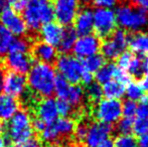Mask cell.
Returning a JSON list of instances; mask_svg holds the SVG:
<instances>
[{
  "label": "cell",
  "instance_id": "cell-50",
  "mask_svg": "<svg viewBox=\"0 0 148 147\" xmlns=\"http://www.w3.org/2000/svg\"><path fill=\"white\" fill-rule=\"evenodd\" d=\"M2 132H3V126H2V124L0 123V137L2 136Z\"/></svg>",
  "mask_w": 148,
  "mask_h": 147
},
{
  "label": "cell",
  "instance_id": "cell-42",
  "mask_svg": "<svg viewBox=\"0 0 148 147\" xmlns=\"http://www.w3.org/2000/svg\"><path fill=\"white\" fill-rule=\"evenodd\" d=\"M145 61H146V59H145ZM139 81H140V82H139L138 84L140 85L142 90L148 93V64L147 63H146V68H145L144 75H143V77Z\"/></svg>",
  "mask_w": 148,
  "mask_h": 147
},
{
  "label": "cell",
  "instance_id": "cell-24",
  "mask_svg": "<svg viewBox=\"0 0 148 147\" xmlns=\"http://www.w3.org/2000/svg\"><path fill=\"white\" fill-rule=\"evenodd\" d=\"M145 68H146L145 57H138V55H133L130 65H129L128 71L130 73L131 77L133 76L134 78L140 80L143 77V75H144Z\"/></svg>",
  "mask_w": 148,
  "mask_h": 147
},
{
  "label": "cell",
  "instance_id": "cell-4",
  "mask_svg": "<svg viewBox=\"0 0 148 147\" xmlns=\"http://www.w3.org/2000/svg\"><path fill=\"white\" fill-rule=\"evenodd\" d=\"M117 24L130 31H137L148 24V12L131 4H122L115 12Z\"/></svg>",
  "mask_w": 148,
  "mask_h": 147
},
{
  "label": "cell",
  "instance_id": "cell-49",
  "mask_svg": "<svg viewBox=\"0 0 148 147\" xmlns=\"http://www.w3.org/2000/svg\"><path fill=\"white\" fill-rule=\"evenodd\" d=\"M6 7H8L7 3H6V0H0V12Z\"/></svg>",
  "mask_w": 148,
  "mask_h": 147
},
{
  "label": "cell",
  "instance_id": "cell-52",
  "mask_svg": "<svg viewBox=\"0 0 148 147\" xmlns=\"http://www.w3.org/2000/svg\"><path fill=\"white\" fill-rule=\"evenodd\" d=\"M7 147H20L19 145H10V146H7Z\"/></svg>",
  "mask_w": 148,
  "mask_h": 147
},
{
  "label": "cell",
  "instance_id": "cell-13",
  "mask_svg": "<svg viewBox=\"0 0 148 147\" xmlns=\"http://www.w3.org/2000/svg\"><path fill=\"white\" fill-rule=\"evenodd\" d=\"M113 131V125L103 122H92L84 140V147H97L103 140L107 139Z\"/></svg>",
  "mask_w": 148,
  "mask_h": 147
},
{
  "label": "cell",
  "instance_id": "cell-15",
  "mask_svg": "<svg viewBox=\"0 0 148 147\" xmlns=\"http://www.w3.org/2000/svg\"><path fill=\"white\" fill-rule=\"evenodd\" d=\"M57 101L53 98H43L35 104V117L43 122L45 125L51 124L58 119Z\"/></svg>",
  "mask_w": 148,
  "mask_h": 147
},
{
  "label": "cell",
  "instance_id": "cell-38",
  "mask_svg": "<svg viewBox=\"0 0 148 147\" xmlns=\"http://www.w3.org/2000/svg\"><path fill=\"white\" fill-rule=\"evenodd\" d=\"M115 78V81L121 83L122 85H128L131 83V80H132V77L130 76V74L127 71L122 69H119V68H116L115 73H114V77Z\"/></svg>",
  "mask_w": 148,
  "mask_h": 147
},
{
  "label": "cell",
  "instance_id": "cell-7",
  "mask_svg": "<svg viewBox=\"0 0 148 147\" xmlns=\"http://www.w3.org/2000/svg\"><path fill=\"white\" fill-rule=\"evenodd\" d=\"M93 115L98 122L113 124L120 119L122 115V103L119 100L104 99L94 105Z\"/></svg>",
  "mask_w": 148,
  "mask_h": 147
},
{
  "label": "cell",
  "instance_id": "cell-16",
  "mask_svg": "<svg viewBox=\"0 0 148 147\" xmlns=\"http://www.w3.org/2000/svg\"><path fill=\"white\" fill-rule=\"evenodd\" d=\"M64 26H62L58 22L49 21L45 23L39 28V37L41 41L51 46H59L60 39L64 34Z\"/></svg>",
  "mask_w": 148,
  "mask_h": 147
},
{
  "label": "cell",
  "instance_id": "cell-51",
  "mask_svg": "<svg viewBox=\"0 0 148 147\" xmlns=\"http://www.w3.org/2000/svg\"><path fill=\"white\" fill-rule=\"evenodd\" d=\"M81 2H83V3H90V2L92 1V0H80Z\"/></svg>",
  "mask_w": 148,
  "mask_h": 147
},
{
  "label": "cell",
  "instance_id": "cell-3",
  "mask_svg": "<svg viewBox=\"0 0 148 147\" xmlns=\"http://www.w3.org/2000/svg\"><path fill=\"white\" fill-rule=\"evenodd\" d=\"M31 117L27 111L18 110L8 120L6 125V139L20 145L32 137Z\"/></svg>",
  "mask_w": 148,
  "mask_h": 147
},
{
  "label": "cell",
  "instance_id": "cell-29",
  "mask_svg": "<svg viewBox=\"0 0 148 147\" xmlns=\"http://www.w3.org/2000/svg\"><path fill=\"white\" fill-rule=\"evenodd\" d=\"M71 84L66 80H64L62 76H57L55 81V93L59 99L62 100H66L68 97L69 91H70Z\"/></svg>",
  "mask_w": 148,
  "mask_h": 147
},
{
  "label": "cell",
  "instance_id": "cell-48",
  "mask_svg": "<svg viewBox=\"0 0 148 147\" xmlns=\"http://www.w3.org/2000/svg\"><path fill=\"white\" fill-rule=\"evenodd\" d=\"M3 81H4V71L0 68V94L3 91Z\"/></svg>",
  "mask_w": 148,
  "mask_h": 147
},
{
  "label": "cell",
  "instance_id": "cell-9",
  "mask_svg": "<svg viewBox=\"0 0 148 147\" xmlns=\"http://www.w3.org/2000/svg\"><path fill=\"white\" fill-rule=\"evenodd\" d=\"M53 17L62 26H70L80 10V0H51Z\"/></svg>",
  "mask_w": 148,
  "mask_h": 147
},
{
  "label": "cell",
  "instance_id": "cell-1",
  "mask_svg": "<svg viewBox=\"0 0 148 147\" xmlns=\"http://www.w3.org/2000/svg\"><path fill=\"white\" fill-rule=\"evenodd\" d=\"M56 71L49 64L36 63L31 67L26 79L27 86L34 96L51 98L55 93Z\"/></svg>",
  "mask_w": 148,
  "mask_h": 147
},
{
  "label": "cell",
  "instance_id": "cell-21",
  "mask_svg": "<svg viewBox=\"0 0 148 147\" xmlns=\"http://www.w3.org/2000/svg\"><path fill=\"white\" fill-rule=\"evenodd\" d=\"M19 110V103L13 97L8 95H0V118L9 120Z\"/></svg>",
  "mask_w": 148,
  "mask_h": 147
},
{
  "label": "cell",
  "instance_id": "cell-36",
  "mask_svg": "<svg viewBox=\"0 0 148 147\" xmlns=\"http://www.w3.org/2000/svg\"><path fill=\"white\" fill-rule=\"evenodd\" d=\"M133 131L136 135H142L148 131V118H137L133 123Z\"/></svg>",
  "mask_w": 148,
  "mask_h": 147
},
{
  "label": "cell",
  "instance_id": "cell-30",
  "mask_svg": "<svg viewBox=\"0 0 148 147\" xmlns=\"http://www.w3.org/2000/svg\"><path fill=\"white\" fill-rule=\"evenodd\" d=\"M133 123L134 120L132 118H123L116 122V125H113V131H117L120 135H131L133 132Z\"/></svg>",
  "mask_w": 148,
  "mask_h": 147
},
{
  "label": "cell",
  "instance_id": "cell-19",
  "mask_svg": "<svg viewBox=\"0 0 148 147\" xmlns=\"http://www.w3.org/2000/svg\"><path fill=\"white\" fill-rule=\"evenodd\" d=\"M51 124H53V128H55L56 132H57L58 137H59V143L62 142V139L70 138L73 135L75 126H76V123H75V121L73 119L64 117L58 118Z\"/></svg>",
  "mask_w": 148,
  "mask_h": 147
},
{
  "label": "cell",
  "instance_id": "cell-27",
  "mask_svg": "<svg viewBox=\"0 0 148 147\" xmlns=\"http://www.w3.org/2000/svg\"><path fill=\"white\" fill-rule=\"evenodd\" d=\"M116 65L114 63H109L104 65L100 70L96 72V80L99 84H105V83L111 81L114 77V73L116 70Z\"/></svg>",
  "mask_w": 148,
  "mask_h": 147
},
{
  "label": "cell",
  "instance_id": "cell-32",
  "mask_svg": "<svg viewBox=\"0 0 148 147\" xmlns=\"http://www.w3.org/2000/svg\"><path fill=\"white\" fill-rule=\"evenodd\" d=\"M30 49V43L26 38H14L10 45L9 51H14V53H28Z\"/></svg>",
  "mask_w": 148,
  "mask_h": 147
},
{
  "label": "cell",
  "instance_id": "cell-17",
  "mask_svg": "<svg viewBox=\"0 0 148 147\" xmlns=\"http://www.w3.org/2000/svg\"><path fill=\"white\" fill-rule=\"evenodd\" d=\"M74 29L80 36L91 34L94 29L93 11L90 8L84 7L79 10L74 20Z\"/></svg>",
  "mask_w": 148,
  "mask_h": 147
},
{
  "label": "cell",
  "instance_id": "cell-37",
  "mask_svg": "<svg viewBox=\"0 0 148 147\" xmlns=\"http://www.w3.org/2000/svg\"><path fill=\"white\" fill-rule=\"evenodd\" d=\"M132 57H133L132 53H130V51H123L117 57V65L119 69L125 70V71L128 70Z\"/></svg>",
  "mask_w": 148,
  "mask_h": 147
},
{
  "label": "cell",
  "instance_id": "cell-40",
  "mask_svg": "<svg viewBox=\"0 0 148 147\" xmlns=\"http://www.w3.org/2000/svg\"><path fill=\"white\" fill-rule=\"evenodd\" d=\"M93 3L97 6V8H110L112 9V7L117 4L118 0H92Z\"/></svg>",
  "mask_w": 148,
  "mask_h": 147
},
{
  "label": "cell",
  "instance_id": "cell-25",
  "mask_svg": "<svg viewBox=\"0 0 148 147\" xmlns=\"http://www.w3.org/2000/svg\"><path fill=\"white\" fill-rule=\"evenodd\" d=\"M82 65L85 71L90 72V73H96L98 70H100L104 65H105V59L102 55H96L88 57L86 59H83Z\"/></svg>",
  "mask_w": 148,
  "mask_h": 147
},
{
  "label": "cell",
  "instance_id": "cell-14",
  "mask_svg": "<svg viewBox=\"0 0 148 147\" xmlns=\"http://www.w3.org/2000/svg\"><path fill=\"white\" fill-rule=\"evenodd\" d=\"M4 64L10 72L24 75L27 74L32 67V59L28 53L8 51Z\"/></svg>",
  "mask_w": 148,
  "mask_h": 147
},
{
  "label": "cell",
  "instance_id": "cell-45",
  "mask_svg": "<svg viewBox=\"0 0 148 147\" xmlns=\"http://www.w3.org/2000/svg\"><path fill=\"white\" fill-rule=\"evenodd\" d=\"M132 5L148 12V0H132Z\"/></svg>",
  "mask_w": 148,
  "mask_h": 147
},
{
  "label": "cell",
  "instance_id": "cell-23",
  "mask_svg": "<svg viewBox=\"0 0 148 147\" xmlns=\"http://www.w3.org/2000/svg\"><path fill=\"white\" fill-rule=\"evenodd\" d=\"M102 90H103V95L107 99L118 100L124 95L125 86L117 81H109L104 84Z\"/></svg>",
  "mask_w": 148,
  "mask_h": 147
},
{
  "label": "cell",
  "instance_id": "cell-11",
  "mask_svg": "<svg viewBox=\"0 0 148 147\" xmlns=\"http://www.w3.org/2000/svg\"><path fill=\"white\" fill-rule=\"evenodd\" d=\"M101 39L94 34H87L77 38L73 47L74 53L78 59H86L98 53L101 49Z\"/></svg>",
  "mask_w": 148,
  "mask_h": 147
},
{
  "label": "cell",
  "instance_id": "cell-10",
  "mask_svg": "<svg viewBox=\"0 0 148 147\" xmlns=\"http://www.w3.org/2000/svg\"><path fill=\"white\" fill-rule=\"evenodd\" d=\"M0 23L15 36H23L27 32L24 19L19 12L10 7H6L0 12Z\"/></svg>",
  "mask_w": 148,
  "mask_h": 147
},
{
  "label": "cell",
  "instance_id": "cell-26",
  "mask_svg": "<svg viewBox=\"0 0 148 147\" xmlns=\"http://www.w3.org/2000/svg\"><path fill=\"white\" fill-rule=\"evenodd\" d=\"M85 92V96L88 98L89 102L92 105H96L100 100H101L102 96H103V90H102V87L99 83L93 82L90 85H88L86 88Z\"/></svg>",
  "mask_w": 148,
  "mask_h": 147
},
{
  "label": "cell",
  "instance_id": "cell-20",
  "mask_svg": "<svg viewBox=\"0 0 148 147\" xmlns=\"http://www.w3.org/2000/svg\"><path fill=\"white\" fill-rule=\"evenodd\" d=\"M128 45L131 51L139 55L148 53V32H135L128 36Z\"/></svg>",
  "mask_w": 148,
  "mask_h": 147
},
{
  "label": "cell",
  "instance_id": "cell-39",
  "mask_svg": "<svg viewBox=\"0 0 148 147\" xmlns=\"http://www.w3.org/2000/svg\"><path fill=\"white\" fill-rule=\"evenodd\" d=\"M27 1L28 0H6V3H7L8 7L12 8V9H14L15 11L19 12L24 9Z\"/></svg>",
  "mask_w": 148,
  "mask_h": 147
},
{
  "label": "cell",
  "instance_id": "cell-34",
  "mask_svg": "<svg viewBox=\"0 0 148 147\" xmlns=\"http://www.w3.org/2000/svg\"><path fill=\"white\" fill-rule=\"evenodd\" d=\"M115 147H138L137 140L132 135H119L114 141Z\"/></svg>",
  "mask_w": 148,
  "mask_h": 147
},
{
  "label": "cell",
  "instance_id": "cell-5",
  "mask_svg": "<svg viewBox=\"0 0 148 147\" xmlns=\"http://www.w3.org/2000/svg\"><path fill=\"white\" fill-rule=\"evenodd\" d=\"M94 29L96 36L100 39L108 38L116 30L117 21H116L115 11L110 8H97L93 11Z\"/></svg>",
  "mask_w": 148,
  "mask_h": 147
},
{
  "label": "cell",
  "instance_id": "cell-12",
  "mask_svg": "<svg viewBox=\"0 0 148 147\" xmlns=\"http://www.w3.org/2000/svg\"><path fill=\"white\" fill-rule=\"evenodd\" d=\"M27 82L24 75H20L14 72H8L4 75L3 91L5 95H8L13 98L23 97L26 94Z\"/></svg>",
  "mask_w": 148,
  "mask_h": 147
},
{
  "label": "cell",
  "instance_id": "cell-35",
  "mask_svg": "<svg viewBox=\"0 0 148 147\" xmlns=\"http://www.w3.org/2000/svg\"><path fill=\"white\" fill-rule=\"evenodd\" d=\"M137 104L134 101L126 100L122 104V114L125 118H132L136 115Z\"/></svg>",
  "mask_w": 148,
  "mask_h": 147
},
{
  "label": "cell",
  "instance_id": "cell-28",
  "mask_svg": "<svg viewBox=\"0 0 148 147\" xmlns=\"http://www.w3.org/2000/svg\"><path fill=\"white\" fill-rule=\"evenodd\" d=\"M14 36L0 23V57H4L9 51Z\"/></svg>",
  "mask_w": 148,
  "mask_h": 147
},
{
  "label": "cell",
  "instance_id": "cell-41",
  "mask_svg": "<svg viewBox=\"0 0 148 147\" xmlns=\"http://www.w3.org/2000/svg\"><path fill=\"white\" fill-rule=\"evenodd\" d=\"M31 126H32L33 131H36L40 133L45 127V124L43 123L41 120H39L38 118L34 117L33 119H31Z\"/></svg>",
  "mask_w": 148,
  "mask_h": 147
},
{
  "label": "cell",
  "instance_id": "cell-2",
  "mask_svg": "<svg viewBox=\"0 0 148 147\" xmlns=\"http://www.w3.org/2000/svg\"><path fill=\"white\" fill-rule=\"evenodd\" d=\"M22 11L27 30L33 32L37 31L42 24L53 21L55 18L51 0H28Z\"/></svg>",
  "mask_w": 148,
  "mask_h": 147
},
{
  "label": "cell",
  "instance_id": "cell-43",
  "mask_svg": "<svg viewBox=\"0 0 148 147\" xmlns=\"http://www.w3.org/2000/svg\"><path fill=\"white\" fill-rule=\"evenodd\" d=\"M93 80H94L93 74L90 73V72L85 71V70H84L82 76H81V82H82L85 86H88V85H90L91 83H93Z\"/></svg>",
  "mask_w": 148,
  "mask_h": 147
},
{
  "label": "cell",
  "instance_id": "cell-47",
  "mask_svg": "<svg viewBox=\"0 0 148 147\" xmlns=\"http://www.w3.org/2000/svg\"><path fill=\"white\" fill-rule=\"evenodd\" d=\"M97 147H115V146H114L113 140L111 138H107V139L103 140Z\"/></svg>",
  "mask_w": 148,
  "mask_h": 147
},
{
  "label": "cell",
  "instance_id": "cell-22",
  "mask_svg": "<svg viewBox=\"0 0 148 147\" xmlns=\"http://www.w3.org/2000/svg\"><path fill=\"white\" fill-rule=\"evenodd\" d=\"M77 38H78V34L75 31L74 27L68 26L66 28H64L62 37L60 39L59 46H58L59 51L62 53V55H69V53L73 51V47H74Z\"/></svg>",
  "mask_w": 148,
  "mask_h": 147
},
{
  "label": "cell",
  "instance_id": "cell-33",
  "mask_svg": "<svg viewBox=\"0 0 148 147\" xmlns=\"http://www.w3.org/2000/svg\"><path fill=\"white\" fill-rule=\"evenodd\" d=\"M57 109L59 115H60L64 118H69L70 116L76 117V111L71 106V104L66 100H62L59 99L57 101Z\"/></svg>",
  "mask_w": 148,
  "mask_h": 147
},
{
  "label": "cell",
  "instance_id": "cell-46",
  "mask_svg": "<svg viewBox=\"0 0 148 147\" xmlns=\"http://www.w3.org/2000/svg\"><path fill=\"white\" fill-rule=\"evenodd\" d=\"M137 143H138L139 147H148V131L146 133L140 135V138H139Z\"/></svg>",
  "mask_w": 148,
  "mask_h": 147
},
{
  "label": "cell",
  "instance_id": "cell-18",
  "mask_svg": "<svg viewBox=\"0 0 148 147\" xmlns=\"http://www.w3.org/2000/svg\"><path fill=\"white\" fill-rule=\"evenodd\" d=\"M31 53H32L33 57L37 59L38 63L51 65L58 59L57 49L42 41L35 42L31 47Z\"/></svg>",
  "mask_w": 148,
  "mask_h": 147
},
{
  "label": "cell",
  "instance_id": "cell-31",
  "mask_svg": "<svg viewBox=\"0 0 148 147\" xmlns=\"http://www.w3.org/2000/svg\"><path fill=\"white\" fill-rule=\"evenodd\" d=\"M125 92H126V95L129 98V100L134 101V102L137 100H140L144 95V91L142 90L140 85L135 82H131L130 84H128L127 88L125 89Z\"/></svg>",
  "mask_w": 148,
  "mask_h": 147
},
{
  "label": "cell",
  "instance_id": "cell-44",
  "mask_svg": "<svg viewBox=\"0 0 148 147\" xmlns=\"http://www.w3.org/2000/svg\"><path fill=\"white\" fill-rule=\"evenodd\" d=\"M20 147H40V142L36 139V138L31 137L30 139H28L27 141H25L24 143L20 144Z\"/></svg>",
  "mask_w": 148,
  "mask_h": 147
},
{
  "label": "cell",
  "instance_id": "cell-8",
  "mask_svg": "<svg viewBox=\"0 0 148 147\" xmlns=\"http://www.w3.org/2000/svg\"><path fill=\"white\" fill-rule=\"evenodd\" d=\"M128 45V34L123 29H116L101 44L102 55L109 61L117 59V57Z\"/></svg>",
  "mask_w": 148,
  "mask_h": 147
},
{
  "label": "cell",
  "instance_id": "cell-6",
  "mask_svg": "<svg viewBox=\"0 0 148 147\" xmlns=\"http://www.w3.org/2000/svg\"><path fill=\"white\" fill-rule=\"evenodd\" d=\"M56 66L64 80L72 85H78L81 82V76L84 72L82 61L70 55H62L58 57Z\"/></svg>",
  "mask_w": 148,
  "mask_h": 147
}]
</instances>
